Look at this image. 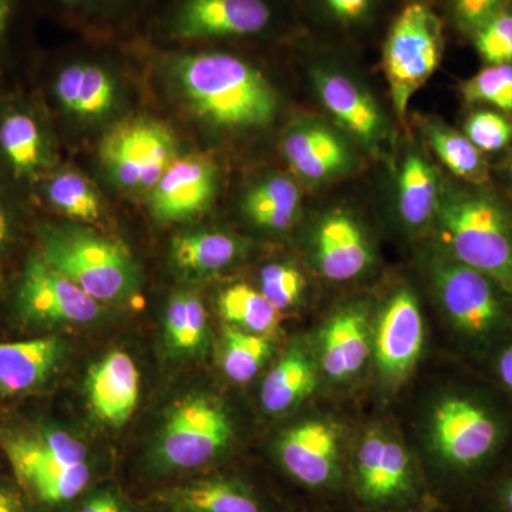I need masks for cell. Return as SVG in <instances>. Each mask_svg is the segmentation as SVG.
Returning <instances> with one entry per match:
<instances>
[{
  "mask_svg": "<svg viewBox=\"0 0 512 512\" xmlns=\"http://www.w3.org/2000/svg\"><path fill=\"white\" fill-rule=\"evenodd\" d=\"M431 440L461 483L481 488L512 448V403L493 383L456 384L434 407Z\"/></svg>",
  "mask_w": 512,
  "mask_h": 512,
  "instance_id": "6da1fadb",
  "label": "cell"
},
{
  "mask_svg": "<svg viewBox=\"0 0 512 512\" xmlns=\"http://www.w3.org/2000/svg\"><path fill=\"white\" fill-rule=\"evenodd\" d=\"M184 96L214 126L249 130L268 126L279 101L264 74L234 53L198 50L174 62Z\"/></svg>",
  "mask_w": 512,
  "mask_h": 512,
  "instance_id": "7a4b0ae2",
  "label": "cell"
},
{
  "mask_svg": "<svg viewBox=\"0 0 512 512\" xmlns=\"http://www.w3.org/2000/svg\"><path fill=\"white\" fill-rule=\"evenodd\" d=\"M441 251L512 295V208L485 187H444L436 222Z\"/></svg>",
  "mask_w": 512,
  "mask_h": 512,
  "instance_id": "3957f363",
  "label": "cell"
},
{
  "mask_svg": "<svg viewBox=\"0 0 512 512\" xmlns=\"http://www.w3.org/2000/svg\"><path fill=\"white\" fill-rule=\"evenodd\" d=\"M37 252L97 302H127L140 289V271L123 245L76 225L40 222Z\"/></svg>",
  "mask_w": 512,
  "mask_h": 512,
  "instance_id": "277c9868",
  "label": "cell"
},
{
  "mask_svg": "<svg viewBox=\"0 0 512 512\" xmlns=\"http://www.w3.org/2000/svg\"><path fill=\"white\" fill-rule=\"evenodd\" d=\"M448 325L471 356L484 360L512 332V295L493 278L443 251L431 264Z\"/></svg>",
  "mask_w": 512,
  "mask_h": 512,
  "instance_id": "5b68a950",
  "label": "cell"
},
{
  "mask_svg": "<svg viewBox=\"0 0 512 512\" xmlns=\"http://www.w3.org/2000/svg\"><path fill=\"white\" fill-rule=\"evenodd\" d=\"M443 23L423 0L407 3L394 19L383 49V69L394 113L404 120L410 101L440 66Z\"/></svg>",
  "mask_w": 512,
  "mask_h": 512,
  "instance_id": "8992f818",
  "label": "cell"
},
{
  "mask_svg": "<svg viewBox=\"0 0 512 512\" xmlns=\"http://www.w3.org/2000/svg\"><path fill=\"white\" fill-rule=\"evenodd\" d=\"M3 447L20 483L45 503L72 500L89 484L86 447L66 431L9 436Z\"/></svg>",
  "mask_w": 512,
  "mask_h": 512,
  "instance_id": "52a82bcc",
  "label": "cell"
},
{
  "mask_svg": "<svg viewBox=\"0 0 512 512\" xmlns=\"http://www.w3.org/2000/svg\"><path fill=\"white\" fill-rule=\"evenodd\" d=\"M275 18L271 0H168L160 29L165 39L194 45L264 35Z\"/></svg>",
  "mask_w": 512,
  "mask_h": 512,
  "instance_id": "ba28073f",
  "label": "cell"
},
{
  "mask_svg": "<svg viewBox=\"0 0 512 512\" xmlns=\"http://www.w3.org/2000/svg\"><path fill=\"white\" fill-rule=\"evenodd\" d=\"M100 161L111 180L126 190H151L177 158V140L165 124L128 119L101 140Z\"/></svg>",
  "mask_w": 512,
  "mask_h": 512,
  "instance_id": "9c48e42d",
  "label": "cell"
},
{
  "mask_svg": "<svg viewBox=\"0 0 512 512\" xmlns=\"http://www.w3.org/2000/svg\"><path fill=\"white\" fill-rule=\"evenodd\" d=\"M232 439L227 412L207 397L171 407L158 436L156 460L167 470H192L220 456Z\"/></svg>",
  "mask_w": 512,
  "mask_h": 512,
  "instance_id": "30bf717a",
  "label": "cell"
},
{
  "mask_svg": "<svg viewBox=\"0 0 512 512\" xmlns=\"http://www.w3.org/2000/svg\"><path fill=\"white\" fill-rule=\"evenodd\" d=\"M55 164L52 137L35 104L19 97L0 100V184L35 190Z\"/></svg>",
  "mask_w": 512,
  "mask_h": 512,
  "instance_id": "8fae6325",
  "label": "cell"
},
{
  "mask_svg": "<svg viewBox=\"0 0 512 512\" xmlns=\"http://www.w3.org/2000/svg\"><path fill=\"white\" fill-rule=\"evenodd\" d=\"M16 305L23 318L43 325L89 323L100 315V302L47 264L37 251L23 264Z\"/></svg>",
  "mask_w": 512,
  "mask_h": 512,
  "instance_id": "7c38bea8",
  "label": "cell"
},
{
  "mask_svg": "<svg viewBox=\"0 0 512 512\" xmlns=\"http://www.w3.org/2000/svg\"><path fill=\"white\" fill-rule=\"evenodd\" d=\"M286 163L312 187L340 180L356 168L348 138L325 121L301 117L289 124L282 137Z\"/></svg>",
  "mask_w": 512,
  "mask_h": 512,
  "instance_id": "4fadbf2b",
  "label": "cell"
},
{
  "mask_svg": "<svg viewBox=\"0 0 512 512\" xmlns=\"http://www.w3.org/2000/svg\"><path fill=\"white\" fill-rule=\"evenodd\" d=\"M312 82L320 103L340 130L373 156H379L389 143L390 128L375 97L338 70L316 67Z\"/></svg>",
  "mask_w": 512,
  "mask_h": 512,
  "instance_id": "5bb4252c",
  "label": "cell"
},
{
  "mask_svg": "<svg viewBox=\"0 0 512 512\" xmlns=\"http://www.w3.org/2000/svg\"><path fill=\"white\" fill-rule=\"evenodd\" d=\"M312 256L320 274L330 281L346 282L366 274L375 264L365 229L349 212H326L316 222Z\"/></svg>",
  "mask_w": 512,
  "mask_h": 512,
  "instance_id": "9a60e30c",
  "label": "cell"
},
{
  "mask_svg": "<svg viewBox=\"0 0 512 512\" xmlns=\"http://www.w3.org/2000/svg\"><path fill=\"white\" fill-rule=\"evenodd\" d=\"M217 167L204 157H177L151 188L150 208L161 222L191 220L210 207L217 192Z\"/></svg>",
  "mask_w": 512,
  "mask_h": 512,
  "instance_id": "2e32d148",
  "label": "cell"
},
{
  "mask_svg": "<svg viewBox=\"0 0 512 512\" xmlns=\"http://www.w3.org/2000/svg\"><path fill=\"white\" fill-rule=\"evenodd\" d=\"M423 318L416 296L399 289L384 306L377 325L375 350L384 376L400 379L412 370L423 349Z\"/></svg>",
  "mask_w": 512,
  "mask_h": 512,
  "instance_id": "e0dca14e",
  "label": "cell"
},
{
  "mask_svg": "<svg viewBox=\"0 0 512 512\" xmlns=\"http://www.w3.org/2000/svg\"><path fill=\"white\" fill-rule=\"evenodd\" d=\"M278 453L288 473L309 487H325L338 476L339 434L328 421L292 427L279 441Z\"/></svg>",
  "mask_w": 512,
  "mask_h": 512,
  "instance_id": "ac0fdd59",
  "label": "cell"
},
{
  "mask_svg": "<svg viewBox=\"0 0 512 512\" xmlns=\"http://www.w3.org/2000/svg\"><path fill=\"white\" fill-rule=\"evenodd\" d=\"M356 477L360 494L370 503L397 500L412 488L409 454L399 441L373 431L357 451Z\"/></svg>",
  "mask_w": 512,
  "mask_h": 512,
  "instance_id": "d6986e66",
  "label": "cell"
},
{
  "mask_svg": "<svg viewBox=\"0 0 512 512\" xmlns=\"http://www.w3.org/2000/svg\"><path fill=\"white\" fill-rule=\"evenodd\" d=\"M87 397L93 413L110 426H121L133 416L140 393V373L127 353L114 350L89 370Z\"/></svg>",
  "mask_w": 512,
  "mask_h": 512,
  "instance_id": "ffe728a7",
  "label": "cell"
},
{
  "mask_svg": "<svg viewBox=\"0 0 512 512\" xmlns=\"http://www.w3.org/2000/svg\"><path fill=\"white\" fill-rule=\"evenodd\" d=\"M52 94L64 113L83 119H99L113 109L117 89L106 67L86 60H74L57 70Z\"/></svg>",
  "mask_w": 512,
  "mask_h": 512,
  "instance_id": "44dd1931",
  "label": "cell"
},
{
  "mask_svg": "<svg viewBox=\"0 0 512 512\" xmlns=\"http://www.w3.org/2000/svg\"><path fill=\"white\" fill-rule=\"evenodd\" d=\"M439 171L416 148H409L397 177V210L404 227L424 231L434 225L443 198Z\"/></svg>",
  "mask_w": 512,
  "mask_h": 512,
  "instance_id": "7402d4cb",
  "label": "cell"
},
{
  "mask_svg": "<svg viewBox=\"0 0 512 512\" xmlns=\"http://www.w3.org/2000/svg\"><path fill=\"white\" fill-rule=\"evenodd\" d=\"M370 355L365 313L346 309L333 316L322 333L320 360L329 379L342 382L355 376Z\"/></svg>",
  "mask_w": 512,
  "mask_h": 512,
  "instance_id": "603a6c76",
  "label": "cell"
},
{
  "mask_svg": "<svg viewBox=\"0 0 512 512\" xmlns=\"http://www.w3.org/2000/svg\"><path fill=\"white\" fill-rule=\"evenodd\" d=\"M62 355V340L55 336L0 343V393L28 392L45 383Z\"/></svg>",
  "mask_w": 512,
  "mask_h": 512,
  "instance_id": "cb8c5ba5",
  "label": "cell"
},
{
  "mask_svg": "<svg viewBox=\"0 0 512 512\" xmlns=\"http://www.w3.org/2000/svg\"><path fill=\"white\" fill-rule=\"evenodd\" d=\"M302 192L286 175H269L245 194L242 210L256 227L269 231H286L299 217Z\"/></svg>",
  "mask_w": 512,
  "mask_h": 512,
  "instance_id": "d4e9b609",
  "label": "cell"
},
{
  "mask_svg": "<svg viewBox=\"0 0 512 512\" xmlns=\"http://www.w3.org/2000/svg\"><path fill=\"white\" fill-rule=\"evenodd\" d=\"M420 127L427 144L451 174L473 187L488 184L490 167L484 153L468 140L466 134L436 117L421 120Z\"/></svg>",
  "mask_w": 512,
  "mask_h": 512,
  "instance_id": "484cf974",
  "label": "cell"
},
{
  "mask_svg": "<svg viewBox=\"0 0 512 512\" xmlns=\"http://www.w3.org/2000/svg\"><path fill=\"white\" fill-rule=\"evenodd\" d=\"M318 375L308 353L295 346L266 375L261 402L266 412L282 414L298 406L316 389Z\"/></svg>",
  "mask_w": 512,
  "mask_h": 512,
  "instance_id": "4316f807",
  "label": "cell"
},
{
  "mask_svg": "<svg viewBox=\"0 0 512 512\" xmlns=\"http://www.w3.org/2000/svg\"><path fill=\"white\" fill-rule=\"evenodd\" d=\"M161 503L175 512H261L247 487L228 480L198 481L170 488Z\"/></svg>",
  "mask_w": 512,
  "mask_h": 512,
  "instance_id": "83f0119b",
  "label": "cell"
},
{
  "mask_svg": "<svg viewBox=\"0 0 512 512\" xmlns=\"http://www.w3.org/2000/svg\"><path fill=\"white\" fill-rule=\"evenodd\" d=\"M241 245L224 232L200 231L178 235L171 244V262L178 271L208 275L234 264Z\"/></svg>",
  "mask_w": 512,
  "mask_h": 512,
  "instance_id": "f1b7e54d",
  "label": "cell"
},
{
  "mask_svg": "<svg viewBox=\"0 0 512 512\" xmlns=\"http://www.w3.org/2000/svg\"><path fill=\"white\" fill-rule=\"evenodd\" d=\"M35 191L49 207L73 220L94 222L100 218L101 204L96 191L76 171H52L36 185Z\"/></svg>",
  "mask_w": 512,
  "mask_h": 512,
  "instance_id": "f546056e",
  "label": "cell"
},
{
  "mask_svg": "<svg viewBox=\"0 0 512 512\" xmlns=\"http://www.w3.org/2000/svg\"><path fill=\"white\" fill-rule=\"evenodd\" d=\"M165 342L173 352L195 355L204 348L208 333L207 311L197 295L175 293L164 316Z\"/></svg>",
  "mask_w": 512,
  "mask_h": 512,
  "instance_id": "4dcf8cb0",
  "label": "cell"
},
{
  "mask_svg": "<svg viewBox=\"0 0 512 512\" xmlns=\"http://www.w3.org/2000/svg\"><path fill=\"white\" fill-rule=\"evenodd\" d=\"M220 313L229 325L256 335L274 332L279 323V311L261 291L249 285L229 286L221 293Z\"/></svg>",
  "mask_w": 512,
  "mask_h": 512,
  "instance_id": "1f68e13d",
  "label": "cell"
},
{
  "mask_svg": "<svg viewBox=\"0 0 512 512\" xmlns=\"http://www.w3.org/2000/svg\"><path fill=\"white\" fill-rule=\"evenodd\" d=\"M272 353V343L266 335L245 332L227 326L222 336V369L235 383H247L265 365Z\"/></svg>",
  "mask_w": 512,
  "mask_h": 512,
  "instance_id": "d6a6232c",
  "label": "cell"
},
{
  "mask_svg": "<svg viewBox=\"0 0 512 512\" xmlns=\"http://www.w3.org/2000/svg\"><path fill=\"white\" fill-rule=\"evenodd\" d=\"M460 93L468 104H481L512 116V64H487L460 84Z\"/></svg>",
  "mask_w": 512,
  "mask_h": 512,
  "instance_id": "836d02e7",
  "label": "cell"
},
{
  "mask_svg": "<svg viewBox=\"0 0 512 512\" xmlns=\"http://www.w3.org/2000/svg\"><path fill=\"white\" fill-rule=\"evenodd\" d=\"M463 133L481 153H497L512 143V116L487 107L474 110L464 121Z\"/></svg>",
  "mask_w": 512,
  "mask_h": 512,
  "instance_id": "e575fe53",
  "label": "cell"
},
{
  "mask_svg": "<svg viewBox=\"0 0 512 512\" xmlns=\"http://www.w3.org/2000/svg\"><path fill=\"white\" fill-rule=\"evenodd\" d=\"M478 55L487 64H512V9H505L473 33Z\"/></svg>",
  "mask_w": 512,
  "mask_h": 512,
  "instance_id": "d590c367",
  "label": "cell"
},
{
  "mask_svg": "<svg viewBox=\"0 0 512 512\" xmlns=\"http://www.w3.org/2000/svg\"><path fill=\"white\" fill-rule=\"evenodd\" d=\"M305 279L298 269L286 264H271L261 271V292L279 312L292 308L302 298Z\"/></svg>",
  "mask_w": 512,
  "mask_h": 512,
  "instance_id": "8d00e7d4",
  "label": "cell"
},
{
  "mask_svg": "<svg viewBox=\"0 0 512 512\" xmlns=\"http://www.w3.org/2000/svg\"><path fill=\"white\" fill-rule=\"evenodd\" d=\"M481 491L484 512H512V448Z\"/></svg>",
  "mask_w": 512,
  "mask_h": 512,
  "instance_id": "74e56055",
  "label": "cell"
},
{
  "mask_svg": "<svg viewBox=\"0 0 512 512\" xmlns=\"http://www.w3.org/2000/svg\"><path fill=\"white\" fill-rule=\"evenodd\" d=\"M512 0H451V15L458 28L473 33L497 13L510 9Z\"/></svg>",
  "mask_w": 512,
  "mask_h": 512,
  "instance_id": "f35d334b",
  "label": "cell"
},
{
  "mask_svg": "<svg viewBox=\"0 0 512 512\" xmlns=\"http://www.w3.org/2000/svg\"><path fill=\"white\" fill-rule=\"evenodd\" d=\"M64 18H104L116 15L134 0H46Z\"/></svg>",
  "mask_w": 512,
  "mask_h": 512,
  "instance_id": "ab89813d",
  "label": "cell"
},
{
  "mask_svg": "<svg viewBox=\"0 0 512 512\" xmlns=\"http://www.w3.org/2000/svg\"><path fill=\"white\" fill-rule=\"evenodd\" d=\"M491 383L512 403V332L484 359Z\"/></svg>",
  "mask_w": 512,
  "mask_h": 512,
  "instance_id": "60d3db41",
  "label": "cell"
},
{
  "mask_svg": "<svg viewBox=\"0 0 512 512\" xmlns=\"http://www.w3.org/2000/svg\"><path fill=\"white\" fill-rule=\"evenodd\" d=\"M23 0H0V66L9 56L18 35Z\"/></svg>",
  "mask_w": 512,
  "mask_h": 512,
  "instance_id": "b9f144b4",
  "label": "cell"
},
{
  "mask_svg": "<svg viewBox=\"0 0 512 512\" xmlns=\"http://www.w3.org/2000/svg\"><path fill=\"white\" fill-rule=\"evenodd\" d=\"M9 188L0 184V259L5 256L15 237L16 212L9 200Z\"/></svg>",
  "mask_w": 512,
  "mask_h": 512,
  "instance_id": "7bdbcfd3",
  "label": "cell"
},
{
  "mask_svg": "<svg viewBox=\"0 0 512 512\" xmlns=\"http://www.w3.org/2000/svg\"><path fill=\"white\" fill-rule=\"evenodd\" d=\"M333 18L343 23H356L369 13L372 0H323Z\"/></svg>",
  "mask_w": 512,
  "mask_h": 512,
  "instance_id": "ee69618b",
  "label": "cell"
},
{
  "mask_svg": "<svg viewBox=\"0 0 512 512\" xmlns=\"http://www.w3.org/2000/svg\"><path fill=\"white\" fill-rule=\"evenodd\" d=\"M82 512H124L119 498L111 493L94 495L84 505Z\"/></svg>",
  "mask_w": 512,
  "mask_h": 512,
  "instance_id": "f6af8a7d",
  "label": "cell"
},
{
  "mask_svg": "<svg viewBox=\"0 0 512 512\" xmlns=\"http://www.w3.org/2000/svg\"><path fill=\"white\" fill-rule=\"evenodd\" d=\"M0 512H16L12 498L2 491H0Z\"/></svg>",
  "mask_w": 512,
  "mask_h": 512,
  "instance_id": "bcb514c9",
  "label": "cell"
},
{
  "mask_svg": "<svg viewBox=\"0 0 512 512\" xmlns=\"http://www.w3.org/2000/svg\"><path fill=\"white\" fill-rule=\"evenodd\" d=\"M505 174H507L508 181H510L512 187V151L508 156L507 163H505Z\"/></svg>",
  "mask_w": 512,
  "mask_h": 512,
  "instance_id": "7dc6e473",
  "label": "cell"
}]
</instances>
